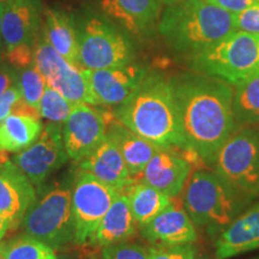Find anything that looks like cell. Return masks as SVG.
I'll list each match as a JSON object with an SVG mask.
<instances>
[{
  "instance_id": "35",
  "label": "cell",
  "mask_w": 259,
  "mask_h": 259,
  "mask_svg": "<svg viewBox=\"0 0 259 259\" xmlns=\"http://www.w3.org/2000/svg\"><path fill=\"white\" fill-rule=\"evenodd\" d=\"M212 4L220 6L226 11L235 15L241 12L242 10L250 8V6L259 3L258 0H209Z\"/></svg>"
},
{
  "instance_id": "18",
  "label": "cell",
  "mask_w": 259,
  "mask_h": 259,
  "mask_svg": "<svg viewBox=\"0 0 259 259\" xmlns=\"http://www.w3.org/2000/svg\"><path fill=\"white\" fill-rule=\"evenodd\" d=\"M259 248V202L246 208L213 240V258L228 259Z\"/></svg>"
},
{
  "instance_id": "44",
  "label": "cell",
  "mask_w": 259,
  "mask_h": 259,
  "mask_svg": "<svg viewBox=\"0 0 259 259\" xmlns=\"http://www.w3.org/2000/svg\"><path fill=\"white\" fill-rule=\"evenodd\" d=\"M254 259H259V258H254Z\"/></svg>"
},
{
  "instance_id": "15",
  "label": "cell",
  "mask_w": 259,
  "mask_h": 259,
  "mask_svg": "<svg viewBox=\"0 0 259 259\" xmlns=\"http://www.w3.org/2000/svg\"><path fill=\"white\" fill-rule=\"evenodd\" d=\"M162 6V0H99L103 15L138 36H149L157 29Z\"/></svg>"
},
{
  "instance_id": "26",
  "label": "cell",
  "mask_w": 259,
  "mask_h": 259,
  "mask_svg": "<svg viewBox=\"0 0 259 259\" xmlns=\"http://www.w3.org/2000/svg\"><path fill=\"white\" fill-rule=\"evenodd\" d=\"M233 114L238 128L259 125V71L234 84Z\"/></svg>"
},
{
  "instance_id": "41",
  "label": "cell",
  "mask_w": 259,
  "mask_h": 259,
  "mask_svg": "<svg viewBox=\"0 0 259 259\" xmlns=\"http://www.w3.org/2000/svg\"><path fill=\"white\" fill-rule=\"evenodd\" d=\"M181 2H185V0H162L163 5H166V6L178 4V3H181Z\"/></svg>"
},
{
  "instance_id": "10",
  "label": "cell",
  "mask_w": 259,
  "mask_h": 259,
  "mask_svg": "<svg viewBox=\"0 0 259 259\" xmlns=\"http://www.w3.org/2000/svg\"><path fill=\"white\" fill-rule=\"evenodd\" d=\"M34 64L45 77L48 85L59 92L73 106L89 103L96 106L87 78L85 69H78L64 59L52 45L42 36L34 47Z\"/></svg>"
},
{
  "instance_id": "6",
  "label": "cell",
  "mask_w": 259,
  "mask_h": 259,
  "mask_svg": "<svg viewBox=\"0 0 259 259\" xmlns=\"http://www.w3.org/2000/svg\"><path fill=\"white\" fill-rule=\"evenodd\" d=\"M194 72L234 84L259 71V34L235 30L213 46L185 57Z\"/></svg>"
},
{
  "instance_id": "36",
  "label": "cell",
  "mask_w": 259,
  "mask_h": 259,
  "mask_svg": "<svg viewBox=\"0 0 259 259\" xmlns=\"http://www.w3.org/2000/svg\"><path fill=\"white\" fill-rule=\"evenodd\" d=\"M18 79V73L11 65L0 63V97Z\"/></svg>"
},
{
  "instance_id": "33",
  "label": "cell",
  "mask_w": 259,
  "mask_h": 259,
  "mask_svg": "<svg viewBox=\"0 0 259 259\" xmlns=\"http://www.w3.org/2000/svg\"><path fill=\"white\" fill-rule=\"evenodd\" d=\"M6 53H8L9 64L16 71L25 69L29 65L34 63V51H32V46L23 45V46L16 47L12 51L6 52Z\"/></svg>"
},
{
  "instance_id": "43",
  "label": "cell",
  "mask_w": 259,
  "mask_h": 259,
  "mask_svg": "<svg viewBox=\"0 0 259 259\" xmlns=\"http://www.w3.org/2000/svg\"><path fill=\"white\" fill-rule=\"evenodd\" d=\"M196 259H215V258H211L210 257V255H206V254H199L198 253V255H197V258Z\"/></svg>"
},
{
  "instance_id": "38",
  "label": "cell",
  "mask_w": 259,
  "mask_h": 259,
  "mask_svg": "<svg viewBox=\"0 0 259 259\" xmlns=\"http://www.w3.org/2000/svg\"><path fill=\"white\" fill-rule=\"evenodd\" d=\"M10 229H11V225H10L9 220L4 218L3 215H0V240L4 238L5 234L8 233V231H10Z\"/></svg>"
},
{
  "instance_id": "37",
  "label": "cell",
  "mask_w": 259,
  "mask_h": 259,
  "mask_svg": "<svg viewBox=\"0 0 259 259\" xmlns=\"http://www.w3.org/2000/svg\"><path fill=\"white\" fill-rule=\"evenodd\" d=\"M58 259H82L80 258V250L67 248V250L60 251V253L58 254Z\"/></svg>"
},
{
  "instance_id": "12",
  "label": "cell",
  "mask_w": 259,
  "mask_h": 259,
  "mask_svg": "<svg viewBox=\"0 0 259 259\" xmlns=\"http://www.w3.org/2000/svg\"><path fill=\"white\" fill-rule=\"evenodd\" d=\"M67 160L69 155L64 145L63 126L51 121L44 126L40 137L30 147L12 156V161L35 187L44 186L45 181L63 167Z\"/></svg>"
},
{
  "instance_id": "30",
  "label": "cell",
  "mask_w": 259,
  "mask_h": 259,
  "mask_svg": "<svg viewBox=\"0 0 259 259\" xmlns=\"http://www.w3.org/2000/svg\"><path fill=\"white\" fill-rule=\"evenodd\" d=\"M150 246L139 242L122 241L101 247V259H149Z\"/></svg>"
},
{
  "instance_id": "3",
  "label": "cell",
  "mask_w": 259,
  "mask_h": 259,
  "mask_svg": "<svg viewBox=\"0 0 259 259\" xmlns=\"http://www.w3.org/2000/svg\"><path fill=\"white\" fill-rule=\"evenodd\" d=\"M157 31L171 51L185 58L235 31L234 15L209 0H185L162 11Z\"/></svg>"
},
{
  "instance_id": "2",
  "label": "cell",
  "mask_w": 259,
  "mask_h": 259,
  "mask_svg": "<svg viewBox=\"0 0 259 259\" xmlns=\"http://www.w3.org/2000/svg\"><path fill=\"white\" fill-rule=\"evenodd\" d=\"M115 118L161 149L189 151L170 79L150 72L135 93L116 107Z\"/></svg>"
},
{
  "instance_id": "28",
  "label": "cell",
  "mask_w": 259,
  "mask_h": 259,
  "mask_svg": "<svg viewBox=\"0 0 259 259\" xmlns=\"http://www.w3.org/2000/svg\"><path fill=\"white\" fill-rule=\"evenodd\" d=\"M19 71L18 84L22 92V99L40 112V102L47 85L46 79L34 63Z\"/></svg>"
},
{
  "instance_id": "45",
  "label": "cell",
  "mask_w": 259,
  "mask_h": 259,
  "mask_svg": "<svg viewBox=\"0 0 259 259\" xmlns=\"http://www.w3.org/2000/svg\"><path fill=\"white\" fill-rule=\"evenodd\" d=\"M258 2H259V0H258Z\"/></svg>"
},
{
  "instance_id": "19",
  "label": "cell",
  "mask_w": 259,
  "mask_h": 259,
  "mask_svg": "<svg viewBox=\"0 0 259 259\" xmlns=\"http://www.w3.org/2000/svg\"><path fill=\"white\" fill-rule=\"evenodd\" d=\"M40 25L38 10L34 0H8L4 4L2 38L6 52L18 46H32Z\"/></svg>"
},
{
  "instance_id": "23",
  "label": "cell",
  "mask_w": 259,
  "mask_h": 259,
  "mask_svg": "<svg viewBox=\"0 0 259 259\" xmlns=\"http://www.w3.org/2000/svg\"><path fill=\"white\" fill-rule=\"evenodd\" d=\"M42 36L71 65L83 69L79 61L78 31L71 16L61 10H47Z\"/></svg>"
},
{
  "instance_id": "20",
  "label": "cell",
  "mask_w": 259,
  "mask_h": 259,
  "mask_svg": "<svg viewBox=\"0 0 259 259\" xmlns=\"http://www.w3.org/2000/svg\"><path fill=\"white\" fill-rule=\"evenodd\" d=\"M78 168L90 171L97 179L119 191H124L136 181L130 176L118 147L107 136L88 156L78 162Z\"/></svg>"
},
{
  "instance_id": "25",
  "label": "cell",
  "mask_w": 259,
  "mask_h": 259,
  "mask_svg": "<svg viewBox=\"0 0 259 259\" xmlns=\"http://www.w3.org/2000/svg\"><path fill=\"white\" fill-rule=\"evenodd\" d=\"M121 192L127 196L132 215L138 228L143 227L156 218L173 202V198L161 191L154 189L144 181L136 180Z\"/></svg>"
},
{
  "instance_id": "13",
  "label": "cell",
  "mask_w": 259,
  "mask_h": 259,
  "mask_svg": "<svg viewBox=\"0 0 259 259\" xmlns=\"http://www.w3.org/2000/svg\"><path fill=\"white\" fill-rule=\"evenodd\" d=\"M84 71L96 106L102 107H118L125 102L149 73L148 67L137 63Z\"/></svg>"
},
{
  "instance_id": "39",
  "label": "cell",
  "mask_w": 259,
  "mask_h": 259,
  "mask_svg": "<svg viewBox=\"0 0 259 259\" xmlns=\"http://www.w3.org/2000/svg\"><path fill=\"white\" fill-rule=\"evenodd\" d=\"M80 258L82 259H101L100 254H97L96 252L87 250V247H80Z\"/></svg>"
},
{
  "instance_id": "8",
  "label": "cell",
  "mask_w": 259,
  "mask_h": 259,
  "mask_svg": "<svg viewBox=\"0 0 259 259\" xmlns=\"http://www.w3.org/2000/svg\"><path fill=\"white\" fill-rule=\"evenodd\" d=\"M120 192L90 171L78 168L72 176L71 186L74 246L89 247L100 222Z\"/></svg>"
},
{
  "instance_id": "16",
  "label": "cell",
  "mask_w": 259,
  "mask_h": 259,
  "mask_svg": "<svg viewBox=\"0 0 259 259\" xmlns=\"http://www.w3.org/2000/svg\"><path fill=\"white\" fill-rule=\"evenodd\" d=\"M142 238L155 246H179L194 244L198 229L184 209L171 202L156 218L139 228Z\"/></svg>"
},
{
  "instance_id": "14",
  "label": "cell",
  "mask_w": 259,
  "mask_h": 259,
  "mask_svg": "<svg viewBox=\"0 0 259 259\" xmlns=\"http://www.w3.org/2000/svg\"><path fill=\"white\" fill-rule=\"evenodd\" d=\"M36 190L29 178L8 156L0 158V215L17 229L36 200Z\"/></svg>"
},
{
  "instance_id": "24",
  "label": "cell",
  "mask_w": 259,
  "mask_h": 259,
  "mask_svg": "<svg viewBox=\"0 0 259 259\" xmlns=\"http://www.w3.org/2000/svg\"><path fill=\"white\" fill-rule=\"evenodd\" d=\"M44 125L40 118L10 114L0 121V153H18L40 137Z\"/></svg>"
},
{
  "instance_id": "27",
  "label": "cell",
  "mask_w": 259,
  "mask_h": 259,
  "mask_svg": "<svg viewBox=\"0 0 259 259\" xmlns=\"http://www.w3.org/2000/svg\"><path fill=\"white\" fill-rule=\"evenodd\" d=\"M5 259H58V253L45 242L21 234L5 242Z\"/></svg>"
},
{
  "instance_id": "21",
  "label": "cell",
  "mask_w": 259,
  "mask_h": 259,
  "mask_svg": "<svg viewBox=\"0 0 259 259\" xmlns=\"http://www.w3.org/2000/svg\"><path fill=\"white\" fill-rule=\"evenodd\" d=\"M137 228L138 225L132 215L127 196L120 192L100 222L90 246L101 248L118 242L128 241L137 234Z\"/></svg>"
},
{
  "instance_id": "4",
  "label": "cell",
  "mask_w": 259,
  "mask_h": 259,
  "mask_svg": "<svg viewBox=\"0 0 259 259\" xmlns=\"http://www.w3.org/2000/svg\"><path fill=\"white\" fill-rule=\"evenodd\" d=\"M253 199L215 170L198 169L184 187L183 206L196 228L215 240Z\"/></svg>"
},
{
  "instance_id": "32",
  "label": "cell",
  "mask_w": 259,
  "mask_h": 259,
  "mask_svg": "<svg viewBox=\"0 0 259 259\" xmlns=\"http://www.w3.org/2000/svg\"><path fill=\"white\" fill-rule=\"evenodd\" d=\"M235 30L259 34V3L234 15Z\"/></svg>"
},
{
  "instance_id": "11",
  "label": "cell",
  "mask_w": 259,
  "mask_h": 259,
  "mask_svg": "<svg viewBox=\"0 0 259 259\" xmlns=\"http://www.w3.org/2000/svg\"><path fill=\"white\" fill-rule=\"evenodd\" d=\"M114 118V112L102 106L89 103L73 106L63 124L64 145L70 160L78 163L88 156L105 139L108 125Z\"/></svg>"
},
{
  "instance_id": "42",
  "label": "cell",
  "mask_w": 259,
  "mask_h": 259,
  "mask_svg": "<svg viewBox=\"0 0 259 259\" xmlns=\"http://www.w3.org/2000/svg\"><path fill=\"white\" fill-rule=\"evenodd\" d=\"M0 259H5V242H0Z\"/></svg>"
},
{
  "instance_id": "5",
  "label": "cell",
  "mask_w": 259,
  "mask_h": 259,
  "mask_svg": "<svg viewBox=\"0 0 259 259\" xmlns=\"http://www.w3.org/2000/svg\"><path fill=\"white\" fill-rule=\"evenodd\" d=\"M71 186L72 178L40 190L19 226L22 234L45 242L57 252L74 245Z\"/></svg>"
},
{
  "instance_id": "17",
  "label": "cell",
  "mask_w": 259,
  "mask_h": 259,
  "mask_svg": "<svg viewBox=\"0 0 259 259\" xmlns=\"http://www.w3.org/2000/svg\"><path fill=\"white\" fill-rule=\"evenodd\" d=\"M191 174V163L178 150L160 149L148 162L139 180L176 198L183 192Z\"/></svg>"
},
{
  "instance_id": "22",
  "label": "cell",
  "mask_w": 259,
  "mask_h": 259,
  "mask_svg": "<svg viewBox=\"0 0 259 259\" xmlns=\"http://www.w3.org/2000/svg\"><path fill=\"white\" fill-rule=\"evenodd\" d=\"M106 136L111 138L118 147L130 171V176L135 180H139L148 162L161 149L135 134L116 118L113 119L108 125Z\"/></svg>"
},
{
  "instance_id": "34",
  "label": "cell",
  "mask_w": 259,
  "mask_h": 259,
  "mask_svg": "<svg viewBox=\"0 0 259 259\" xmlns=\"http://www.w3.org/2000/svg\"><path fill=\"white\" fill-rule=\"evenodd\" d=\"M22 99V92L19 88L18 79L15 84H12L10 88L4 93V95L0 97V121L4 120L5 118L12 113V109L16 103Z\"/></svg>"
},
{
  "instance_id": "40",
  "label": "cell",
  "mask_w": 259,
  "mask_h": 259,
  "mask_svg": "<svg viewBox=\"0 0 259 259\" xmlns=\"http://www.w3.org/2000/svg\"><path fill=\"white\" fill-rule=\"evenodd\" d=\"M3 11H4V4H0V47H2L3 38H2V23H3Z\"/></svg>"
},
{
  "instance_id": "7",
  "label": "cell",
  "mask_w": 259,
  "mask_h": 259,
  "mask_svg": "<svg viewBox=\"0 0 259 259\" xmlns=\"http://www.w3.org/2000/svg\"><path fill=\"white\" fill-rule=\"evenodd\" d=\"M213 170L252 198L259 197V127H240L220 149Z\"/></svg>"
},
{
  "instance_id": "1",
  "label": "cell",
  "mask_w": 259,
  "mask_h": 259,
  "mask_svg": "<svg viewBox=\"0 0 259 259\" xmlns=\"http://www.w3.org/2000/svg\"><path fill=\"white\" fill-rule=\"evenodd\" d=\"M170 82L189 151L212 167L220 149L238 130L233 114L234 88L194 71L178 74Z\"/></svg>"
},
{
  "instance_id": "29",
  "label": "cell",
  "mask_w": 259,
  "mask_h": 259,
  "mask_svg": "<svg viewBox=\"0 0 259 259\" xmlns=\"http://www.w3.org/2000/svg\"><path fill=\"white\" fill-rule=\"evenodd\" d=\"M72 108V103L47 84L40 102V115L42 118L51 122L64 124V121L69 118Z\"/></svg>"
},
{
  "instance_id": "31",
  "label": "cell",
  "mask_w": 259,
  "mask_h": 259,
  "mask_svg": "<svg viewBox=\"0 0 259 259\" xmlns=\"http://www.w3.org/2000/svg\"><path fill=\"white\" fill-rule=\"evenodd\" d=\"M198 248L194 244L179 246H150L149 259H196Z\"/></svg>"
},
{
  "instance_id": "9",
  "label": "cell",
  "mask_w": 259,
  "mask_h": 259,
  "mask_svg": "<svg viewBox=\"0 0 259 259\" xmlns=\"http://www.w3.org/2000/svg\"><path fill=\"white\" fill-rule=\"evenodd\" d=\"M77 31L83 69L101 70L134 63V45L111 22L92 17L83 22Z\"/></svg>"
}]
</instances>
